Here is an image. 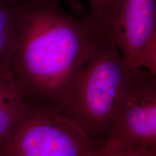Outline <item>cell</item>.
<instances>
[{
    "mask_svg": "<svg viewBox=\"0 0 156 156\" xmlns=\"http://www.w3.org/2000/svg\"><path fill=\"white\" fill-rule=\"evenodd\" d=\"M60 0H21L11 64L30 102L62 112L80 72L105 36L89 17L68 12Z\"/></svg>",
    "mask_w": 156,
    "mask_h": 156,
    "instance_id": "1",
    "label": "cell"
},
{
    "mask_svg": "<svg viewBox=\"0 0 156 156\" xmlns=\"http://www.w3.org/2000/svg\"><path fill=\"white\" fill-rule=\"evenodd\" d=\"M134 73L105 36L80 72L62 112L101 145L131 93Z\"/></svg>",
    "mask_w": 156,
    "mask_h": 156,
    "instance_id": "2",
    "label": "cell"
},
{
    "mask_svg": "<svg viewBox=\"0 0 156 156\" xmlns=\"http://www.w3.org/2000/svg\"><path fill=\"white\" fill-rule=\"evenodd\" d=\"M98 146L59 109L30 102L0 143V156H87Z\"/></svg>",
    "mask_w": 156,
    "mask_h": 156,
    "instance_id": "3",
    "label": "cell"
},
{
    "mask_svg": "<svg viewBox=\"0 0 156 156\" xmlns=\"http://www.w3.org/2000/svg\"><path fill=\"white\" fill-rule=\"evenodd\" d=\"M105 36L133 73L156 76V0H119Z\"/></svg>",
    "mask_w": 156,
    "mask_h": 156,
    "instance_id": "4",
    "label": "cell"
},
{
    "mask_svg": "<svg viewBox=\"0 0 156 156\" xmlns=\"http://www.w3.org/2000/svg\"><path fill=\"white\" fill-rule=\"evenodd\" d=\"M100 147L106 150L156 149V76L134 73V85Z\"/></svg>",
    "mask_w": 156,
    "mask_h": 156,
    "instance_id": "5",
    "label": "cell"
},
{
    "mask_svg": "<svg viewBox=\"0 0 156 156\" xmlns=\"http://www.w3.org/2000/svg\"><path fill=\"white\" fill-rule=\"evenodd\" d=\"M30 103L15 80L11 66L0 68V143L23 118Z\"/></svg>",
    "mask_w": 156,
    "mask_h": 156,
    "instance_id": "6",
    "label": "cell"
},
{
    "mask_svg": "<svg viewBox=\"0 0 156 156\" xmlns=\"http://www.w3.org/2000/svg\"><path fill=\"white\" fill-rule=\"evenodd\" d=\"M21 0H0V68L11 66L17 44Z\"/></svg>",
    "mask_w": 156,
    "mask_h": 156,
    "instance_id": "7",
    "label": "cell"
},
{
    "mask_svg": "<svg viewBox=\"0 0 156 156\" xmlns=\"http://www.w3.org/2000/svg\"><path fill=\"white\" fill-rule=\"evenodd\" d=\"M119 2V0H88L87 16L101 28L104 35L114 17Z\"/></svg>",
    "mask_w": 156,
    "mask_h": 156,
    "instance_id": "8",
    "label": "cell"
},
{
    "mask_svg": "<svg viewBox=\"0 0 156 156\" xmlns=\"http://www.w3.org/2000/svg\"><path fill=\"white\" fill-rule=\"evenodd\" d=\"M155 153L156 149L139 147L127 150H106L98 146L87 156H151Z\"/></svg>",
    "mask_w": 156,
    "mask_h": 156,
    "instance_id": "9",
    "label": "cell"
},
{
    "mask_svg": "<svg viewBox=\"0 0 156 156\" xmlns=\"http://www.w3.org/2000/svg\"><path fill=\"white\" fill-rule=\"evenodd\" d=\"M67 4L73 11V13L80 17H87V12L85 10V7L82 3L81 0H60Z\"/></svg>",
    "mask_w": 156,
    "mask_h": 156,
    "instance_id": "10",
    "label": "cell"
},
{
    "mask_svg": "<svg viewBox=\"0 0 156 156\" xmlns=\"http://www.w3.org/2000/svg\"><path fill=\"white\" fill-rule=\"evenodd\" d=\"M151 156H156V153H154V154H153V155H152Z\"/></svg>",
    "mask_w": 156,
    "mask_h": 156,
    "instance_id": "11",
    "label": "cell"
}]
</instances>
